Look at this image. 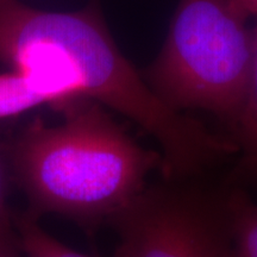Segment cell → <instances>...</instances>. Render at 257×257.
I'll list each match as a JSON object with an SVG mask.
<instances>
[{"label": "cell", "mask_w": 257, "mask_h": 257, "mask_svg": "<svg viewBox=\"0 0 257 257\" xmlns=\"http://www.w3.org/2000/svg\"><path fill=\"white\" fill-rule=\"evenodd\" d=\"M0 62L37 80L55 95L56 106L85 98L126 115L160 144L161 168L169 179L198 172L232 150L156 94L94 9L53 12L0 0Z\"/></svg>", "instance_id": "obj_1"}, {"label": "cell", "mask_w": 257, "mask_h": 257, "mask_svg": "<svg viewBox=\"0 0 257 257\" xmlns=\"http://www.w3.org/2000/svg\"><path fill=\"white\" fill-rule=\"evenodd\" d=\"M57 125L36 119L10 150L11 175L34 216L54 213L85 227L113 221L146 189L162 157L144 149L91 99L56 106Z\"/></svg>", "instance_id": "obj_2"}, {"label": "cell", "mask_w": 257, "mask_h": 257, "mask_svg": "<svg viewBox=\"0 0 257 257\" xmlns=\"http://www.w3.org/2000/svg\"><path fill=\"white\" fill-rule=\"evenodd\" d=\"M246 18L233 0H181L150 87L176 111L202 108L236 124L251 63Z\"/></svg>", "instance_id": "obj_3"}, {"label": "cell", "mask_w": 257, "mask_h": 257, "mask_svg": "<svg viewBox=\"0 0 257 257\" xmlns=\"http://www.w3.org/2000/svg\"><path fill=\"white\" fill-rule=\"evenodd\" d=\"M112 223L124 257H232L210 210L165 188L144 189Z\"/></svg>", "instance_id": "obj_4"}, {"label": "cell", "mask_w": 257, "mask_h": 257, "mask_svg": "<svg viewBox=\"0 0 257 257\" xmlns=\"http://www.w3.org/2000/svg\"><path fill=\"white\" fill-rule=\"evenodd\" d=\"M56 104L55 95L27 74L14 69L0 73V119L17 117L42 105Z\"/></svg>", "instance_id": "obj_5"}, {"label": "cell", "mask_w": 257, "mask_h": 257, "mask_svg": "<svg viewBox=\"0 0 257 257\" xmlns=\"http://www.w3.org/2000/svg\"><path fill=\"white\" fill-rule=\"evenodd\" d=\"M15 225L24 257H99L79 252L64 245L42 229L37 221V217L30 212L16 216ZM112 257L124 256L117 249Z\"/></svg>", "instance_id": "obj_6"}, {"label": "cell", "mask_w": 257, "mask_h": 257, "mask_svg": "<svg viewBox=\"0 0 257 257\" xmlns=\"http://www.w3.org/2000/svg\"><path fill=\"white\" fill-rule=\"evenodd\" d=\"M244 160L257 173V28L252 31V53L245 98L236 121Z\"/></svg>", "instance_id": "obj_7"}, {"label": "cell", "mask_w": 257, "mask_h": 257, "mask_svg": "<svg viewBox=\"0 0 257 257\" xmlns=\"http://www.w3.org/2000/svg\"><path fill=\"white\" fill-rule=\"evenodd\" d=\"M232 257H257V205L237 198L230 207Z\"/></svg>", "instance_id": "obj_8"}, {"label": "cell", "mask_w": 257, "mask_h": 257, "mask_svg": "<svg viewBox=\"0 0 257 257\" xmlns=\"http://www.w3.org/2000/svg\"><path fill=\"white\" fill-rule=\"evenodd\" d=\"M10 176V163L0 147V257H24L19 245L15 217L9 208Z\"/></svg>", "instance_id": "obj_9"}, {"label": "cell", "mask_w": 257, "mask_h": 257, "mask_svg": "<svg viewBox=\"0 0 257 257\" xmlns=\"http://www.w3.org/2000/svg\"><path fill=\"white\" fill-rule=\"evenodd\" d=\"M246 16L257 15V0H233Z\"/></svg>", "instance_id": "obj_10"}]
</instances>
